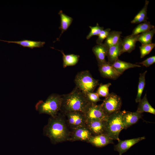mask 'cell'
<instances>
[{
	"instance_id": "f546056e",
	"label": "cell",
	"mask_w": 155,
	"mask_h": 155,
	"mask_svg": "<svg viewBox=\"0 0 155 155\" xmlns=\"http://www.w3.org/2000/svg\"><path fill=\"white\" fill-rule=\"evenodd\" d=\"M90 29V31L86 36V39H89L92 37L94 36H98L100 32L104 29V27L100 26L98 23H97L96 25L94 26H89Z\"/></svg>"
},
{
	"instance_id": "52a82bcc",
	"label": "cell",
	"mask_w": 155,
	"mask_h": 155,
	"mask_svg": "<svg viewBox=\"0 0 155 155\" xmlns=\"http://www.w3.org/2000/svg\"><path fill=\"white\" fill-rule=\"evenodd\" d=\"M64 115L67 125L71 129L86 125V119L83 112L73 111L67 113Z\"/></svg>"
},
{
	"instance_id": "d6986e66",
	"label": "cell",
	"mask_w": 155,
	"mask_h": 155,
	"mask_svg": "<svg viewBox=\"0 0 155 155\" xmlns=\"http://www.w3.org/2000/svg\"><path fill=\"white\" fill-rule=\"evenodd\" d=\"M112 65L118 71L122 74L127 69L141 67L139 65L124 61L119 59Z\"/></svg>"
},
{
	"instance_id": "4fadbf2b",
	"label": "cell",
	"mask_w": 155,
	"mask_h": 155,
	"mask_svg": "<svg viewBox=\"0 0 155 155\" xmlns=\"http://www.w3.org/2000/svg\"><path fill=\"white\" fill-rule=\"evenodd\" d=\"M87 142L98 148L103 147L109 144L114 143L113 140L104 133L92 135Z\"/></svg>"
},
{
	"instance_id": "7c38bea8",
	"label": "cell",
	"mask_w": 155,
	"mask_h": 155,
	"mask_svg": "<svg viewBox=\"0 0 155 155\" xmlns=\"http://www.w3.org/2000/svg\"><path fill=\"white\" fill-rule=\"evenodd\" d=\"M105 121L95 120L86 121V125L92 135H96L104 133Z\"/></svg>"
},
{
	"instance_id": "ba28073f",
	"label": "cell",
	"mask_w": 155,
	"mask_h": 155,
	"mask_svg": "<svg viewBox=\"0 0 155 155\" xmlns=\"http://www.w3.org/2000/svg\"><path fill=\"white\" fill-rule=\"evenodd\" d=\"M84 113L86 121L95 120L106 121L108 117L103 112L100 104L90 103Z\"/></svg>"
},
{
	"instance_id": "1f68e13d",
	"label": "cell",
	"mask_w": 155,
	"mask_h": 155,
	"mask_svg": "<svg viewBox=\"0 0 155 155\" xmlns=\"http://www.w3.org/2000/svg\"><path fill=\"white\" fill-rule=\"evenodd\" d=\"M111 29L110 28H106L102 30L98 35V37L97 39L96 42L97 44H100L102 43L103 40L106 39L108 36Z\"/></svg>"
},
{
	"instance_id": "9c48e42d",
	"label": "cell",
	"mask_w": 155,
	"mask_h": 155,
	"mask_svg": "<svg viewBox=\"0 0 155 155\" xmlns=\"http://www.w3.org/2000/svg\"><path fill=\"white\" fill-rule=\"evenodd\" d=\"M92 134L86 125L71 129L69 141H80L87 142Z\"/></svg>"
},
{
	"instance_id": "603a6c76",
	"label": "cell",
	"mask_w": 155,
	"mask_h": 155,
	"mask_svg": "<svg viewBox=\"0 0 155 155\" xmlns=\"http://www.w3.org/2000/svg\"><path fill=\"white\" fill-rule=\"evenodd\" d=\"M4 41L8 43L17 44L24 47H28L31 49L42 47L45 44L44 42L34 41L28 40H23L18 41Z\"/></svg>"
},
{
	"instance_id": "277c9868",
	"label": "cell",
	"mask_w": 155,
	"mask_h": 155,
	"mask_svg": "<svg viewBox=\"0 0 155 155\" xmlns=\"http://www.w3.org/2000/svg\"><path fill=\"white\" fill-rule=\"evenodd\" d=\"M124 111H120L108 116L105 121L104 133L113 140H119L120 131L124 129L123 117Z\"/></svg>"
},
{
	"instance_id": "83f0119b",
	"label": "cell",
	"mask_w": 155,
	"mask_h": 155,
	"mask_svg": "<svg viewBox=\"0 0 155 155\" xmlns=\"http://www.w3.org/2000/svg\"><path fill=\"white\" fill-rule=\"evenodd\" d=\"M111 84L110 83L105 84H100L96 93L99 97L105 98L107 97L110 94L109 92V88Z\"/></svg>"
},
{
	"instance_id": "7402d4cb",
	"label": "cell",
	"mask_w": 155,
	"mask_h": 155,
	"mask_svg": "<svg viewBox=\"0 0 155 155\" xmlns=\"http://www.w3.org/2000/svg\"><path fill=\"white\" fill-rule=\"evenodd\" d=\"M61 18V25L59 29L61 30V32L59 38L63 33L68 29L71 25L73 20V18L64 13L62 10H60L59 13Z\"/></svg>"
},
{
	"instance_id": "f1b7e54d",
	"label": "cell",
	"mask_w": 155,
	"mask_h": 155,
	"mask_svg": "<svg viewBox=\"0 0 155 155\" xmlns=\"http://www.w3.org/2000/svg\"><path fill=\"white\" fill-rule=\"evenodd\" d=\"M155 44L142 45L139 47L140 53V58H143L149 54L152 49L155 47Z\"/></svg>"
},
{
	"instance_id": "6da1fadb",
	"label": "cell",
	"mask_w": 155,
	"mask_h": 155,
	"mask_svg": "<svg viewBox=\"0 0 155 155\" xmlns=\"http://www.w3.org/2000/svg\"><path fill=\"white\" fill-rule=\"evenodd\" d=\"M70 133L65 116L60 112L55 117H50L43 128V135L53 144L69 141Z\"/></svg>"
},
{
	"instance_id": "d6a6232c",
	"label": "cell",
	"mask_w": 155,
	"mask_h": 155,
	"mask_svg": "<svg viewBox=\"0 0 155 155\" xmlns=\"http://www.w3.org/2000/svg\"><path fill=\"white\" fill-rule=\"evenodd\" d=\"M155 62V56H152L149 57L143 61L137 63L142 65L146 67H149Z\"/></svg>"
},
{
	"instance_id": "e0dca14e",
	"label": "cell",
	"mask_w": 155,
	"mask_h": 155,
	"mask_svg": "<svg viewBox=\"0 0 155 155\" xmlns=\"http://www.w3.org/2000/svg\"><path fill=\"white\" fill-rule=\"evenodd\" d=\"M108 48L103 43L97 44L93 47L92 51L96 57L98 65L106 61L105 57L106 56Z\"/></svg>"
},
{
	"instance_id": "9a60e30c",
	"label": "cell",
	"mask_w": 155,
	"mask_h": 155,
	"mask_svg": "<svg viewBox=\"0 0 155 155\" xmlns=\"http://www.w3.org/2000/svg\"><path fill=\"white\" fill-rule=\"evenodd\" d=\"M122 49V39L121 38L118 42L115 44L108 48L106 56L108 59V62L111 65L118 59V57L121 55Z\"/></svg>"
},
{
	"instance_id": "484cf974",
	"label": "cell",
	"mask_w": 155,
	"mask_h": 155,
	"mask_svg": "<svg viewBox=\"0 0 155 155\" xmlns=\"http://www.w3.org/2000/svg\"><path fill=\"white\" fill-rule=\"evenodd\" d=\"M154 26L151 24L150 22L146 21L137 25L133 30L132 35H134L150 30L154 28Z\"/></svg>"
},
{
	"instance_id": "8992f818",
	"label": "cell",
	"mask_w": 155,
	"mask_h": 155,
	"mask_svg": "<svg viewBox=\"0 0 155 155\" xmlns=\"http://www.w3.org/2000/svg\"><path fill=\"white\" fill-rule=\"evenodd\" d=\"M122 104L121 97L112 92L105 98L100 105L104 113L108 116L120 111Z\"/></svg>"
},
{
	"instance_id": "2e32d148",
	"label": "cell",
	"mask_w": 155,
	"mask_h": 155,
	"mask_svg": "<svg viewBox=\"0 0 155 155\" xmlns=\"http://www.w3.org/2000/svg\"><path fill=\"white\" fill-rule=\"evenodd\" d=\"M138 35L131 34L122 40V49L121 55L125 52L130 53L135 49Z\"/></svg>"
},
{
	"instance_id": "d4e9b609",
	"label": "cell",
	"mask_w": 155,
	"mask_h": 155,
	"mask_svg": "<svg viewBox=\"0 0 155 155\" xmlns=\"http://www.w3.org/2000/svg\"><path fill=\"white\" fill-rule=\"evenodd\" d=\"M155 33V29L139 34L137 41L140 42L142 45L150 44L152 43V40Z\"/></svg>"
},
{
	"instance_id": "44dd1931",
	"label": "cell",
	"mask_w": 155,
	"mask_h": 155,
	"mask_svg": "<svg viewBox=\"0 0 155 155\" xmlns=\"http://www.w3.org/2000/svg\"><path fill=\"white\" fill-rule=\"evenodd\" d=\"M149 2L148 1H145L144 7L131 21V24H137L147 21L148 19L147 16V8Z\"/></svg>"
},
{
	"instance_id": "ac0fdd59",
	"label": "cell",
	"mask_w": 155,
	"mask_h": 155,
	"mask_svg": "<svg viewBox=\"0 0 155 155\" xmlns=\"http://www.w3.org/2000/svg\"><path fill=\"white\" fill-rule=\"evenodd\" d=\"M138 103L136 111L141 113L145 112L155 114V110L149 102L146 94Z\"/></svg>"
},
{
	"instance_id": "8fae6325",
	"label": "cell",
	"mask_w": 155,
	"mask_h": 155,
	"mask_svg": "<svg viewBox=\"0 0 155 155\" xmlns=\"http://www.w3.org/2000/svg\"><path fill=\"white\" fill-rule=\"evenodd\" d=\"M145 139L144 136L121 140L119 139L118 143L114 146V150L118 152L119 155L126 152L131 147Z\"/></svg>"
},
{
	"instance_id": "ffe728a7",
	"label": "cell",
	"mask_w": 155,
	"mask_h": 155,
	"mask_svg": "<svg viewBox=\"0 0 155 155\" xmlns=\"http://www.w3.org/2000/svg\"><path fill=\"white\" fill-rule=\"evenodd\" d=\"M57 50L60 51L62 54L63 68L75 65L78 63L80 57L79 55L74 54L65 55L63 51Z\"/></svg>"
},
{
	"instance_id": "5b68a950",
	"label": "cell",
	"mask_w": 155,
	"mask_h": 155,
	"mask_svg": "<svg viewBox=\"0 0 155 155\" xmlns=\"http://www.w3.org/2000/svg\"><path fill=\"white\" fill-rule=\"evenodd\" d=\"M75 86L84 93L93 92L99 84L88 70L81 71L76 75L74 80Z\"/></svg>"
},
{
	"instance_id": "7a4b0ae2",
	"label": "cell",
	"mask_w": 155,
	"mask_h": 155,
	"mask_svg": "<svg viewBox=\"0 0 155 155\" xmlns=\"http://www.w3.org/2000/svg\"><path fill=\"white\" fill-rule=\"evenodd\" d=\"M62 103L60 112L64 115L73 111L84 113L89 105L85 93L75 87L70 93L61 95Z\"/></svg>"
},
{
	"instance_id": "4dcf8cb0",
	"label": "cell",
	"mask_w": 155,
	"mask_h": 155,
	"mask_svg": "<svg viewBox=\"0 0 155 155\" xmlns=\"http://www.w3.org/2000/svg\"><path fill=\"white\" fill-rule=\"evenodd\" d=\"M85 94L88 101L90 103L96 104L97 102L101 101L96 92H88Z\"/></svg>"
},
{
	"instance_id": "3957f363",
	"label": "cell",
	"mask_w": 155,
	"mask_h": 155,
	"mask_svg": "<svg viewBox=\"0 0 155 155\" xmlns=\"http://www.w3.org/2000/svg\"><path fill=\"white\" fill-rule=\"evenodd\" d=\"M61 103V95L53 93L45 101L40 100L38 102L35 108L40 114H45L54 117L60 112Z\"/></svg>"
},
{
	"instance_id": "30bf717a",
	"label": "cell",
	"mask_w": 155,
	"mask_h": 155,
	"mask_svg": "<svg viewBox=\"0 0 155 155\" xmlns=\"http://www.w3.org/2000/svg\"><path fill=\"white\" fill-rule=\"evenodd\" d=\"M98 66L100 75L103 78L115 80L122 75L107 61Z\"/></svg>"
},
{
	"instance_id": "cb8c5ba5",
	"label": "cell",
	"mask_w": 155,
	"mask_h": 155,
	"mask_svg": "<svg viewBox=\"0 0 155 155\" xmlns=\"http://www.w3.org/2000/svg\"><path fill=\"white\" fill-rule=\"evenodd\" d=\"M121 31H110L106 38L104 44L108 48L115 44L118 42L122 34Z\"/></svg>"
},
{
	"instance_id": "4316f807",
	"label": "cell",
	"mask_w": 155,
	"mask_h": 155,
	"mask_svg": "<svg viewBox=\"0 0 155 155\" xmlns=\"http://www.w3.org/2000/svg\"><path fill=\"white\" fill-rule=\"evenodd\" d=\"M147 72L146 71L140 74L137 94L135 99L136 103H138L141 99V97L146 84L145 76Z\"/></svg>"
},
{
	"instance_id": "5bb4252c",
	"label": "cell",
	"mask_w": 155,
	"mask_h": 155,
	"mask_svg": "<svg viewBox=\"0 0 155 155\" xmlns=\"http://www.w3.org/2000/svg\"><path fill=\"white\" fill-rule=\"evenodd\" d=\"M142 116V113L137 111L134 112L124 110L123 120L124 129H126L135 124Z\"/></svg>"
}]
</instances>
